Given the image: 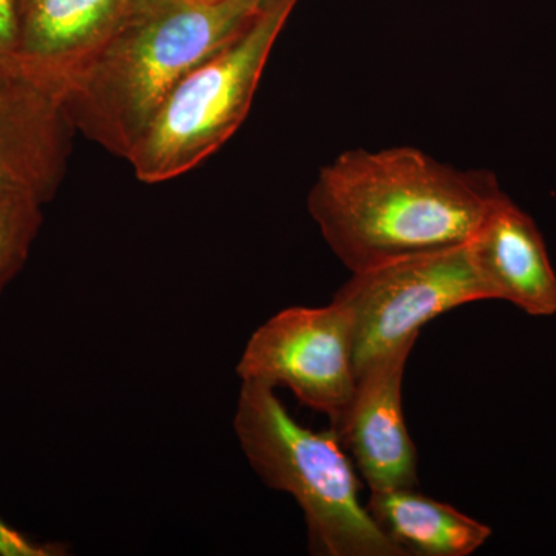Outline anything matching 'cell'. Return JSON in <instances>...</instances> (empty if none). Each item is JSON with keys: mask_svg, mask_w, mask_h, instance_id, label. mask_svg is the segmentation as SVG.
<instances>
[{"mask_svg": "<svg viewBox=\"0 0 556 556\" xmlns=\"http://www.w3.org/2000/svg\"><path fill=\"white\" fill-rule=\"evenodd\" d=\"M496 179L413 148L348 150L321 167L311 217L351 273L463 247L493 201Z\"/></svg>", "mask_w": 556, "mask_h": 556, "instance_id": "1", "label": "cell"}, {"mask_svg": "<svg viewBox=\"0 0 556 556\" xmlns=\"http://www.w3.org/2000/svg\"><path fill=\"white\" fill-rule=\"evenodd\" d=\"M268 0H130L101 53L62 98L70 127L127 160L186 75Z\"/></svg>", "mask_w": 556, "mask_h": 556, "instance_id": "2", "label": "cell"}, {"mask_svg": "<svg viewBox=\"0 0 556 556\" xmlns=\"http://www.w3.org/2000/svg\"><path fill=\"white\" fill-rule=\"evenodd\" d=\"M233 430L262 481L302 508L314 555L407 556L362 506L356 475L331 428L317 433L300 426L273 387L244 380Z\"/></svg>", "mask_w": 556, "mask_h": 556, "instance_id": "3", "label": "cell"}, {"mask_svg": "<svg viewBox=\"0 0 556 556\" xmlns=\"http://www.w3.org/2000/svg\"><path fill=\"white\" fill-rule=\"evenodd\" d=\"M298 3L268 0L239 35L179 80L126 160L139 181L159 185L188 174L239 130Z\"/></svg>", "mask_w": 556, "mask_h": 556, "instance_id": "4", "label": "cell"}, {"mask_svg": "<svg viewBox=\"0 0 556 556\" xmlns=\"http://www.w3.org/2000/svg\"><path fill=\"white\" fill-rule=\"evenodd\" d=\"M490 299L463 244L353 273L332 302L350 320L358 376L376 358L417 339L431 318Z\"/></svg>", "mask_w": 556, "mask_h": 556, "instance_id": "5", "label": "cell"}, {"mask_svg": "<svg viewBox=\"0 0 556 556\" xmlns=\"http://www.w3.org/2000/svg\"><path fill=\"white\" fill-rule=\"evenodd\" d=\"M237 375L241 379L285 387L300 404L336 422L356 390L353 332L334 302L321 308H288L255 329Z\"/></svg>", "mask_w": 556, "mask_h": 556, "instance_id": "6", "label": "cell"}, {"mask_svg": "<svg viewBox=\"0 0 556 556\" xmlns=\"http://www.w3.org/2000/svg\"><path fill=\"white\" fill-rule=\"evenodd\" d=\"M416 340L362 369L345 412L329 426L371 492L417 485L416 447L402 412V380Z\"/></svg>", "mask_w": 556, "mask_h": 556, "instance_id": "7", "label": "cell"}, {"mask_svg": "<svg viewBox=\"0 0 556 556\" xmlns=\"http://www.w3.org/2000/svg\"><path fill=\"white\" fill-rule=\"evenodd\" d=\"M130 0H27L17 78L61 101L118 28Z\"/></svg>", "mask_w": 556, "mask_h": 556, "instance_id": "8", "label": "cell"}, {"mask_svg": "<svg viewBox=\"0 0 556 556\" xmlns=\"http://www.w3.org/2000/svg\"><path fill=\"white\" fill-rule=\"evenodd\" d=\"M61 101L24 79L0 84V195L49 203L67 169Z\"/></svg>", "mask_w": 556, "mask_h": 556, "instance_id": "9", "label": "cell"}, {"mask_svg": "<svg viewBox=\"0 0 556 556\" xmlns=\"http://www.w3.org/2000/svg\"><path fill=\"white\" fill-rule=\"evenodd\" d=\"M467 247L490 298L507 300L529 316L556 314V274L543 236L506 193L493 201Z\"/></svg>", "mask_w": 556, "mask_h": 556, "instance_id": "10", "label": "cell"}, {"mask_svg": "<svg viewBox=\"0 0 556 556\" xmlns=\"http://www.w3.org/2000/svg\"><path fill=\"white\" fill-rule=\"evenodd\" d=\"M368 514L405 555L470 556L492 529L415 489L372 490Z\"/></svg>", "mask_w": 556, "mask_h": 556, "instance_id": "11", "label": "cell"}, {"mask_svg": "<svg viewBox=\"0 0 556 556\" xmlns=\"http://www.w3.org/2000/svg\"><path fill=\"white\" fill-rule=\"evenodd\" d=\"M38 200L22 195H0V291L27 262L42 226Z\"/></svg>", "mask_w": 556, "mask_h": 556, "instance_id": "12", "label": "cell"}, {"mask_svg": "<svg viewBox=\"0 0 556 556\" xmlns=\"http://www.w3.org/2000/svg\"><path fill=\"white\" fill-rule=\"evenodd\" d=\"M24 0H0V84L17 78V49Z\"/></svg>", "mask_w": 556, "mask_h": 556, "instance_id": "13", "label": "cell"}, {"mask_svg": "<svg viewBox=\"0 0 556 556\" xmlns=\"http://www.w3.org/2000/svg\"><path fill=\"white\" fill-rule=\"evenodd\" d=\"M65 555L61 544L40 543L22 535L0 518V556H60Z\"/></svg>", "mask_w": 556, "mask_h": 556, "instance_id": "14", "label": "cell"}, {"mask_svg": "<svg viewBox=\"0 0 556 556\" xmlns=\"http://www.w3.org/2000/svg\"><path fill=\"white\" fill-rule=\"evenodd\" d=\"M25 2H27V0H24V7H25Z\"/></svg>", "mask_w": 556, "mask_h": 556, "instance_id": "15", "label": "cell"}]
</instances>
